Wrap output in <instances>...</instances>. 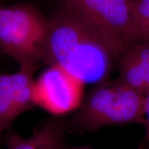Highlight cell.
Wrapping results in <instances>:
<instances>
[{"label": "cell", "instance_id": "277c9868", "mask_svg": "<svg viewBox=\"0 0 149 149\" xmlns=\"http://www.w3.org/2000/svg\"><path fill=\"white\" fill-rule=\"evenodd\" d=\"M82 81L57 66H49L35 81V104L55 115L77 109L82 101Z\"/></svg>", "mask_w": 149, "mask_h": 149}, {"label": "cell", "instance_id": "30bf717a", "mask_svg": "<svg viewBox=\"0 0 149 149\" xmlns=\"http://www.w3.org/2000/svg\"><path fill=\"white\" fill-rule=\"evenodd\" d=\"M141 125L144 126L145 129L146 141H149V90L144 95Z\"/></svg>", "mask_w": 149, "mask_h": 149}, {"label": "cell", "instance_id": "5b68a950", "mask_svg": "<svg viewBox=\"0 0 149 149\" xmlns=\"http://www.w3.org/2000/svg\"><path fill=\"white\" fill-rule=\"evenodd\" d=\"M65 6L109 29L130 44L136 42L132 0H61Z\"/></svg>", "mask_w": 149, "mask_h": 149}, {"label": "cell", "instance_id": "7c38bea8", "mask_svg": "<svg viewBox=\"0 0 149 149\" xmlns=\"http://www.w3.org/2000/svg\"><path fill=\"white\" fill-rule=\"evenodd\" d=\"M145 149H149V141H145Z\"/></svg>", "mask_w": 149, "mask_h": 149}, {"label": "cell", "instance_id": "7a4b0ae2", "mask_svg": "<svg viewBox=\"0 0 149 149\" xmlns=\"http://www.w3.org/2000/svg\"><path fill=\"white\" fill-rule=\"evenodd\" d=\"M144 95L120 78L95 86L83 99L71 119L67 133H93L109 126L142 123Z\"/></svg>", "mask_w": 149, "mask_h": 149}, {"label": "cell", "instance_id": "8992f818", "mask_svg": "<svg viewBox=\"0 0 149 149\" xmlns=\"http://www.w3.org/2000/svg\"><path fill=\"white\" fill-rule=\"evenodd\" d=\"M35 70L20 68L13 74H0V128L7 129L24 112L35 105Z\"/></svg>", "mask_w": 149, "mask_h": 149}, {"label": "cell", "instance_id": "3957f363", "mask_svg": "<svg viewBox=\"0 0 149 149\" xmlns=\"http://www.w3.org/2000/svg\"><path fill=\"white\" fill-rule=\"evenodd\" d=\"M48 19L31 5L0 3V51L20 68L36 70L42 62Z\"/></svg>", "mask_w": 149, "mask_h": 149}, {"label": "cell", "instance_id": "ba28073f", "mask_svg": "<svg viewBox=\"0 0 149 149\" xmlns=\"http://www.w3.org/2000/svg\"><path fill=\"white\" fill-rule=\"evenodd\" d=\"M66 121L53 118L29 137H23L15 132L6 134L7 149H65Z\"/></svg>", "mask_w": 149, "mask_h": 149}, {"label": "cell", "instance_id": "6da1fadb", "mask_svg": "<svg viewBox=\"0 0 149 149\" xmlns=\"http://www.w3.org/2000/svg\"><path fill=\"white\" fill-rule=\"evenodd\" d=\"M130 42L66 6L48 19L42 63L86 84L109 81Z\"/></svg>", "mask_w": 149, "mask_h": 149}, {"label": "cell", "instance_id": "9c48e42d", "mask_svg": "<svg viewBox=\"0 0 149 149\" xmlns=\"http://www.w3.org/2000/svg\"><path fill=\"white\" fill-rule=\"evenodd\" d=\"M131 20L136 42L149 41V0H132Z\"/></svg>", "mask_w": 149, "mask_h": 149}, {"label": "cell", "instance_id": "52a82bcc", "mask_svg": "<svg viewBox=\"0 0 149 149\" xmlns=\"http://www.w3.org/2000/svg\"><path fill=\"white\" fill-rule=\"evenodd\" d=\"M119 77L145 95L149 90V41L130 44L118 61Z\"/></svg>", "mask_w": 149, "mask_h": 149}, {"label": "cell", "instance_id": "4fadbf2b", "mask_svg": "<svg viewBox=\"0 0 149 149\" xmlns=\"http://www.w3.org/2000/svg\"><path fill=\"white\" fill-rule=\"evenodd\" d=\"M3 131V130L1 129V128H0V139H1V133H2Z\"/></svg>", "mask_w": 149, "mask_h": 149}, {"label": "cell", "instance_id": "8fae6325", "mask_svg": "<svg viewBox=\"0 0 149 149\" xmlns=\"http://www.w3.org/2000/svg\"><path fill=\"white\" fill-rule=\"evenodd\" d=\"M65 149H93L90 147H84V146H79V147H70V146H66ZM137 149H145V144H141Z\"/></svg>", "mask_w": 149, "mask_h": 149}]
</instances>
